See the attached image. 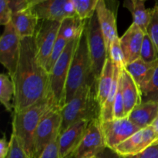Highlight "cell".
Wrapping results in <instances>:
<instances>
[{
    "label": "cell",
    "instance_id": "40",
    "mask_svg": "<svg viewBox=\"0 0 158 158\" xmlns=\"http://www.w3.org/2000/svg\"><path fill=\"white\" fill-rule=\"evenodd\" d=\"M151 126L154 128V130H155V131L157 132V134L158 135V115H157V118L155 119V120H154V123H152V125H151ZM157 143H158V140H157Z\"/></svg>",
    "mask_w": 158,
    "mask_h": 158
},
{
    "label": "cell",
    "instance_id": "21",
    "mask_svg": "<svg viewBox=\"0 0 158 158\" xmlns=\"http://www.w3.org/2000/svg\"><path fill=\"white\" fill-rule=\"evenodd\" d=\"M114 78V65L109 58L106 59L104 67L97 83L96 95L100 108H101L107 100L110 93Z\"/></svg>",
    "mask_w": 158,
    "mask_h": 158
},
{
    "label": "cell",
    "instance_id": "42",
    "mask_svg": "<svg viewBox=\"0 0 158 158\" xmlns=\"http://www.w3.org/2000/svg\"><path fill=\"white\" fill-rule=\"evenodd\" d=\"M90 158H97V157H90Z\"/></svg>",
    "mask_w": 158,
    "mask_h": 158
},
{
    "label": "cell",
    "instance_id": "41",
    "mask_svg": "<svg viewBox=\"0 0 158 158\" xmlns=\"http://www.w3.org/2000/svg\"><path fill=\"white\" fill-rule=\"evenodd\" d=\"M156 6H157V7H158V1H157V2H156Z\"/></svg>",
    "mask_w": 158,
    "mask_h": 158
},
{
    "label": "cell",
    "instance_id": "28",
    "mask_svg": "<svg viewBox=\"0 0 158 158\" xmlns=\"http://www.w3.org/2000/svg\"><path fill=\"white\" fill-rule=\"evenodd\" d=\"M140 58L146 63H153L158 60V52L149 35L145 33L140 50Z\"/></svg>",
    "mask_w": 158,
    "mask_h": 158
},
{
    "label": "cell",
    "instance_id": "5",
    "mask_svg": "<svg viewBox=\"0 0 158 158\" xmlns=\"http://www.w3.org/2000/svg\"><path fill=\"white\" fill-rule=\"evenodd\" d=\"M80 38L68 43L63 53L49 72V96L54 106L60 110L65 106L66 80Z\"/></svg>",
    "mask_w": 158,
    "mask_h": 158
},
{
    "label": "cell",
    "instance_id": "17",
    "mask_svg": "<svg viewBox=\"0 0 158 158\" xmlns=\"http://www.w3.org/2000/svg\"><path fill=\"white\" fill-rule=\"evenodd\" d=\"M125 116L127 117L134 107L143 102L141 92L129 73L123 68L120 76Z\"/></svg>",
    "mask_w": 158,
    "mask_h": 158
},
{
    "label": "cell",
    "instance_id": "4",
    "mask_svg": "<svg viewBox=\"0 0 158 158\" xmlns=\"http://www.w3.org/2000/svg\"><path fill=\"white\" fill-rule=\"evenodd\" d=\"M86 83H92L94 86L87 36L84 29L69 67L65 89V105L75 97L79 89Z\"/></svg>",
    "mask_w": 158,
    "mask_h": 158
},
{
    "label": "cell",
    "instance_id": "12",
    "mask_svg": "<svg viewBox=\"0 0 158 158\" xmlns=\"http://www.w3.org/2000/svg\"><path fill=\"white\" fill-rule=\"evenodd\" d=\"M106 148L101 122L100 119H96L88 124L81 143L74 154V158L97 157Z\"/></svg>",
    "mask_w": 158,
    "mask_h": 158
},
{
    "label": "cell",
    "instance_id": "25",
    "mask_svg": "<svg viewBox=\"0 0 158 158\" xmlns=\"http://www.w3.org/2000/svg\"><path fill=\"white\" fill-rule=\"evenodd\" d=\"M15 100V86L9 75L2 73L0 75V101L6 110L11 112L14 104L12 100Z\"/></svg>",
    "mask_w": 158,
    "mask_h": 158
},
{
    "label": "cell",
    "instance_id": "19",
    "mask_svg": "<svg viewBox=\"0 0 158 158\" xmlns=\"http://www.w3.org/2000/svg\"><path fill=\"white\" fill-rule=\"evenodd\" d=\"M157 115V102L143 101L133 109L127 117L137 127L143 129L151 126Z\"/></svg>",
    "mask_w": 158,
    "mask_h": 158
},
{
    "label": "cell",
    "instance_id": "38",
    "mask_svg": "<svg viewBox=\"0 0 158 158\" xmlns=\"http://www.w3.org/2000/svg\"><path fill=\"white\" fill-rule=\"evenodd\" d=\"M97 158H123L112 149L106 148L97 155Z\"/></svg>",
    "mask_w": 158,
    "mask_h": 158
},
{
    "label": "cell",
    "instance_id": "39",
    "mask_svg": "<svg viewBox=\"0 0 158 158\" xmlns=\"http://www.w3.org/2000/svg\"><path fill=\"white\" fill-rule=\"evenodd\" d=\"M9 149V142L6 140V137L3 135L0 140V158H6Z\"/></svg>",
    "mask_w": 158,
    "mask_h": 158
},
{
    "label": "cell",
    "instance_id": "24",
    "mask_svg": "<svg viewBox=\"0 0 158 158\" xmlns=\"http://www.w3.org/2000/svg\"><path fill=\"white\" fill-rule=\"evenodd\" d=\"M85 25L86 21H82L78 16L66 18L60 23L58 35L67 42H70L80 38L85 29Z\"/></svg>",
    "mask_w": 158,
    "mask_h": 158
},
{
    "label": "cell",
    "instance_id": "14",
    "mask_svg": "<svg viewBox=\"0 0 158 158\" xmlns=\"http://www.w3.org/2000/svg\"><path fill=\"white\" fill-rule=\"evenodd\" d=\"M89 123L87 120H80L60 133L59 136L60 158H74Z\"/></svg>",
    "mask_w": 158,
    "mask_h": 158
},
{
    "label": "cell",
    "instance_id": "22",
    "mask_svg": "<svg viewBox=\"0 0 158 158\" xmlns=\"http://www.w3.org/2000/svg\"><path fill=\"white\" fill-rule=\"evenodd\" d=\"M125 8L131 12L133 23L146 33L152 14V9H146L144 0H127L123 3Z\"/></svg>",
    "mask_w": 158,
    "mask_h": 158
},
{
    "label": "cell",
    "instance_id": "23",
    "mask_svg": "<svg viewBox=\"0 0 158 158\" xmlns=\"http://www.w3.org/2000/svg\"><path fill=\"white\" fill-rule=\"evenodd\" d=\"M123 68H120L119 66L114 65V78L112 88L110 93L107 97V100L105 102L103 106L100 108V122L109 121L114 119V103H115L116 95H117V89H118L119 81H120L121 70Z\"/></svg>",
    "mask_w": 158,
    "mask_h": 158
},
{
    "label": "cell",
    "instance_id": "1",
    "mask_svg": "<svg viewBox=\"0 0 158 158\" xmlns=\"http://www.w3.org/2000/svg\"><path fill=\"white\" fill-rule=\"evenodd\" d=\"M15 86L14 112H20L49 96V73L37 58L35 38L21 39Z\"/></svg>",
    "mask_w": 158,
    "mask_h": 158
},
{
    "label": "cell",
    "instance_id": "31",
    "mask_svg": "<svg viewBox=\"0 0 158 158\" xmlns=\"http://www.w3.org/2000/svg\"><path fill=\"white\" fill-rule=\"evenodd\" d=\"M147 34L149 35L158 52V7L152 8V14L149 25L147 29Z\"/></svg>",
    "mask_w": 158,
    "mask_h": 158
},
{
    "label": "cell",
    "instance_id": "34",
    "mask_svg": "<svg viewBox=\"0 0 158 158\" xmlns=\"http://www.w3.org/2000/svg\"><path fill=\"white\" fill-rule=\"evenodd\" d=\"M12 11L9 6L8 0L0 1V24L7 26L12 22Z\"/></svg>",
    "mask_w": 158,
    "mask_h": 158
},
{
    "label": "cell",
    "instance_id": "18",
    "mask_svg": "<svg viewBox=\"0 0 158 158\" xmlns=\"http://www.w3.org/2000/svg\"><path fill=\"white\" fill-rule=\"evenodd\" d=\"M157 66L158 60L153 63H146L140 58L127 64L124 69L129 73L142 92L151 81Z\"/></svg>",
    "mask_w": 158,
    "mask_h": 158
},
{
    "label": "cell",
    "instance_id": "35",
    "mask_svg": "<svg viewBox=\"0 0 158 158\" xmlns=\"http://www.w3.org/2000/svg\"><path fill=\"white\" fill-rule=\"evenodd\" d=\"M39 158H60V151H59V137L54 139L46 147Z\"/></svg>",
    "mask_w": 158,
    "mask_h": 158
},
{
    "label": "cell",
    "instance_id": "32",
    "mask_svg": "<svg viewBox=\"0 0 158 158\" xmlns=\"http://www.w3.org/2000/svg\"><path fill=\"white\" fill-rule=\"evenodd\" d=\"M6 158H29L15 136L12 134L9 140V149Z\"/></svg>",
    "mask_w": 158,
    "mask_h": 158
},
{
    "label": "cell",
    "instance_id": "20",
    "mask_svg": "<svg viewBox=\"0 0 158 158\" xmlns=\"http://www.w3.org/2000/svg\"><path fill=\"white\" fill-rule=\"evenodd\" d=\"M40 19L30 9L12 14V23L21 39L35 36Z\"/></svg>",
    "mask_w": 158,
    "mask_h": 158
},
{
    "label": "cell",
    "instance_id": "33",
    "mask_svg": "<svg viewBox=\"0 0 158 158\" xmlns=\"http://www.w3.org/2000/svg\"><path fill=\"white\" fill-rule=\"evenodd\" d=\"M120 76H121V74H120ZM114 119H122L126 117V116H125V111H124V102H123V94H122L120 78V81H119L117 95H116L115 103H114Z\"/></svg>",
    "mask_w": 158,
    "mask_h": 158
},
{
    "label": "cell",
    "instance_id": "15",
    "mask_svg": "<svg viewBox=\"0 0 158 158\" xmlns=\"http://www.w3.org/2000/svg\"><path fill=\"white\" fill-rule=\"evenodd\" d=\"M144 35L145 32L139 26L132 23L126 32L120 38L127 64L140 59Z\"/></svg>",
    "mask_w": 158,
    "mask_h": 158
},
{
    "label": "cell",
    "instance_id": "7",
    "mask_svg": "<svg viewBox=\"0 0 158 158\" xmlns=\"http://www.w3.org/2000/svg\"><path fill=\"white\" fill-rule=\"evenodd\" d=\"M61 125V110L52 106L43 116L35 131L33 158L40 157L46 147L59 137Z\"/></svg>",
    "mask_w": 158,
    "mask_h": 158
},
{
    "label": "cell",
    "instance_id": "9",
    "mask_svg": "<svg viewBox=\"0 0 158 158\" xmlns=\"http://www.w3.org/2000/svg\"><path fill=\"white\" fill-rule=\"evenodd\" d=\"M30 9L40 21L62 22L77 16L72 0H33Z\"/></svg>",
    "mask_w": 158,
    "mask_h": 158
},
{
    "label": "cell",
    "instance_id": "26",
    "mask_svg": "<svg viewBox=\"0 0 158 158\" xmlns=\"http://www.w3.org/2000/svg\"><path fill=\"white\" fill-rule=\"evenodd\" d=\"M76 12L80 19L86 21L96 13L99 0H72Z\"/></svg>",
    "mask_w": 158,
    "mask_h": 158
},
{
    "label": "cell",
    "instance_id": "29",
    "mask_svg": "<svg viewBox=\"0 0 158 158\" xmlns=\"http://www.w3.org/2000/svg\"><path fill=\"white\" fill-rule=\"evenodd\" d=\"M141 95L143 101L158 103V66L150 83L141 92Z\"/></svg>",
    "mask_w": 158,
    "mask_h": 158
},
{
    "label": "cell",
    "instance_id": "13",
    "mask_svg": "<svg viewBox=\"0 0 158 158\" xmlns=\"http://www.w3.org/2000/svg\"><path fill=\"white\" fill-rule=\"evenodd\" d=\"M157 140V132L152 126H149L133 134L131 137L119 144L114 151L122 157L126 158L143 152L149 147L156 144Z\"/></svg>",
    "mask_w": 158,
    "mask_h": 158
},
{
    "label": "cell",
    "instance_id": "36",
    "mask_svg": "<svg viewBox=\"0 0 158 158\" xmlns=\"http://www.w3.org/2000/svg\"><path fill=\"white\" fill-rule=\"evenodd\" d=\"M33 0H8L12 14L29 9Z\"/></svg>",
    "mask_w": 158,
    "mask_h": 158
},
{
    "label": "cell",
    "instance_id": "10",
    "mask_svg": "<svg viewBox=\"0 0 158 158\" xmlns=\"http://www.w3.org/2000/svg\"><path fill=\"white\" fill-rule=\"evenodd\" d=\"M61 22L41 20L35 34L37 58L46 68L56 41Z\"/></svg>",
    "mask_w": 158,
    "mask_h": 158
},
{
    "label": "cell",
    "instance_id": "37",
    "mask_svg": "<svg viewBox=\"0 0 158 158\" xmlns=\"http://www.w3.org/2000/svg\"><path fill=\"white\" fill-rule=\"evenodd\" d=\"M126 158H158V143L149 147L143 152Z\"/></svg>",
    "mask_w": 158,
    "mask_h": 158
},
{
    "label": "cell",
    "instance_id": "2",
    "mask_svg": "<svg viewBox=\"0 0 158 158\" xmlns=\"http://www.w3.org/2000/svg\"><path fill=\"white\" fill-rule=\"evenodd\" d=\"M55 106L49 96L38 103L20 112H14L12 118V133L29 158H33L34 137L35 131L46 112Z\"/></svg>",
    "mask_w": 158,
    "mask_h": 158
},
{
    "label": "cell",
    "instance_id": "6",
    "mask_svg": "<svg viewBox=\"0 0 158 158\" xmlns=\"http://www.w3.org/2000/svg\"><path fill=\"white\" fill-rule=\"evenodd\" d=\"M85 30L87 36L88 48L92 66L94 87L96 90L99 79L108 58L106 42L102 33L97 14L95 13L92 18L86 20Z\"/></svg>",
    "mask_w": 158,
    "mask_h": 158
},
{
    "label": "cell",
    "instance_id": "8",
    "mask_svg": "<svg viewBox=\"0 0 158 158\" xmlns=\"http://www.w3.org/2000/svg\"><path fill=\"white\" fill-rule=\"evenodd\" d=\"M21 50V38L11 22L5 26L0 37V62L8 70L11 79L16 71Z\"/></svg>",
    "mask_w": 158,
    "mask_h": 158
},
{
    "label": "cell",
    "instance_id": "3",
    "mask_svg": "<svg viewBox=\"0 0 158 158\" xmlns=\"http://www.w3.org/2000/svg\"><path fill=\"white\" fill-rule=\"evenodd\" d=\"M100 108L95 89L92 83H85L75 97L62 108L60 133L80 120L90 122L100 119Z\"/></svg>",
    "mask_w": 158,
    "mask_h": 158
},
{
    "label": "cell",
    "instance_id": "30",
    "mask_svg": "<svg viewBox=\"0 0 158 158\" xmlns=\"http://www.w3.org/2000/svg\"><path fill=\"white\" fill-rule=\"evenodd\" d=\"M68 43H69V42H67L66 40H64L63 37H61L60 35H58L56 41L55 45H54L53 49H52V54H51L50 58H49V62H48L47 66H46V70L48 71L49 73L51 71V69H52L54 65H55V63H56L57 60H59V58L60 57L61 54L63 53V52L64 51L65 48H66Z\"/></svg>",
    "mask_w": 158,
    "mask_h": 158
},
{
    "label": "cell",
    "instance_id": "16",
    "mask_svg": "<svg viewBox=\"0 0 158 158\" xmlns=\"http://www.w3.org/2000/svg\"><path fill=\"white\" fill-rule=\"evenodd\" d=\"M96 14L97 15L102 33L106 42L107 52L110 44L114 40L119 38L117 29L115 14L108 9L106 3L103 0H99L97 6Z\"/></svg>",
    "mask_w": 158,
    "mask_h": 158
},
{
    "label": "cell",
    "instance_id": "11",
    "mask_svg": "<svg viewBox=\"0 0 158 158\" xmlns=\"http://www.w3.org/2000/svg\"><path fill=\"white\" fill-rule=\"evenodd\" d=\"M101 127L105 145L112 150L140 130L128 117L101 122Z\"/></svg>",
    "mask_w": 158,
    "mask_h": 158
},
{
    "label": "cell",
    "instance_id": "27",
    "mask_svg": "<svg viewBox=\"0 0 158 158\" xmlns=\"http://www.w3.org/2000/svg\"><path fill=\"white\" fill-rule=\"evenodd\" d=\"M108 58L115 66L120 68H124L126 66V60L120 45V38L116 39L110 44L108 49Z\"/></svg>",
    "mask_w": 158,
    "mask_h": 158
}]
</instances>
